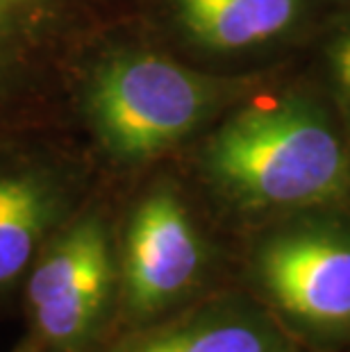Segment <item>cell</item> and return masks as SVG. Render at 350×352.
I'll return each mask as SVG.
<instances>
[{"instance_id": "6da1fadb", "label": "cell", "mask_w": 350, "mask_h": 352, "mask_svg": "<svg viewBox=\"0 0 350 352\" xmlns=\"http://www.w3.org/2000/svg\"><path fill=\"white\" fill-rule=\"evenodd\" d=\"M205 173L219 202L262 226L350 202V157L327 121L300 102L237 114L212 139Z\"/></svg>"}, {"instance_id": "7a4b0ae2", "label": "cell", "mask_w": 350, "mask_h": 352, "mask_svg": "<svg viewBox=\"0 0 350 352\" xmlns=\"http://www.w3.org/2000/svg\"><path fill=\"white\" fill-rule=\"evenodd\" d=\"M241 289L296 346L350 352V219L314 209L257 226Z\"/></svg>"}, {"instance_id": "3957f363", "label": "cell", "mask_w": 350, "mask_h": 352, "mask_svg": "<svg viewBox=\"0 0 350 352\" xmlns=\"http://www.w3.org/2000/svg\"><path fill=\"white\" fill-rule=\"evenodd\" d=\"M118 294L116 223L87 200L30 266L23 336L41 352H102L116 334Z\"/></svg>"}, {"instance_id": "277c9868", "label": "cell", "mask_w": 350, "mask_h": 352, "mask_svg": "<svg viewBox=\"0 0 350 352\" xmlns=\"http://www.w3.org/2000/svg\"><path fill=\"white\" fill-rule=\"evenodd\" d=\"M214 254L212 239L180 186L157 182L146 189L116 223V334L226 289L214 284Z\"/></svg>"}, {"instance_id": "5b68a950", "label": "cell", "mask_w": 350, "mask_h": 352, "mask_svg": "<svg viewBox=\"0 0 350 352\" xmlns=\"http://www.w3.org/2000/svg\"><path fill=\"white\" fill-rule=\"evenodd\" d=\"M219 85L148 52H123L94 71L85 107L109 157L148 162L187 137L210 114Z\"/></svg>"}, {"instance_id": "8992f818", "label": "cell", "mask_w": 350, "mask_h": 352, "mask_svg": "<svg viewBox=\"0 0 350 352\" xmlns=\"http://www.w3.org/2000/svg\"><path fill=\"white\" fill-rule=\"evenodd\" d=\"M94 25L96 0H0V144L55 114Z\"/></svg>"}, {"instance_id": "52a82bcc", "label": "cell", "mask_w": 350, "mask_h": 352, "mask_svg": "<svg viewBox=\"0 0 350 352\" xmlns=\"http://www.w3.org/2000/svg\"><path fill=\"white\" fill-rule=\"evenodd\" d=\"M300 348L241 287H226L155 323L116 334L102 352H289Z\"/></svg>"}, {"instance_id": "ba28073f", "label": "cell", "mask_w": 350, "mask_h": 352, "mask_svg": "<svg viewBox=\"0 0 350 352\" xmlns=\"http://www.w3.org/2000/svg\"><path fill=\"white\" fill-rule=\"evenodd\" d=\"M85 202L82 179L71 170L0 164V305L21 291L36 254Z\"/></svg>"}, {"instance_id": "9c48e42d", "label": "cell", "mask_w": 350, "mask_h": 352, "mask_svg": "<svg viewBox=\"0 0 350 352\" xmlns=\"http://www.w3.org/2000/svg\"><path fill=\"white\" fill-rule=\"evenodd\" d=\"M187 32L207 48L239 50L280 34L298 0H173Z\"/></svg>"}, {"instance_id": "30bf717a", "label": "cell", "mask_w": 350, "mask_h": 352, "mask_svg": "<svg viewBox=\"0 0 350 352\" xmlns=\"http://www.w3.org/2000/svg\"><path fill=\"white\" fill-rule=\"evenodd\" d=\"M337 71L344 87L350 91V39H346L337 50Z\"/></svg>"}, {"instance_id": "8fae6325", "label": "cell", "mask_w": 350, "mask_h": 352, "mask_svg": "<svg viewBox=\"0 0 350 352\" xmlns=\"http://www.w3.org/2000/svg\"><path fill=\"white\" fill-rule=\"evenodd\" d=\"M7 352H41V350L36 348L32 341L25 339V336H23V339H21L19 343H14V346H12L10 350H7Z\"/></svg>"}, {"instance_id": "7c38bea8", "label": "cell", "mask_w": 350, "mask_h": 352, "mask_svg": "<svg viewBox=\"0 0 350 352\" xmlns=\"http://www.w3.org/2000/svg\"><path fill=\"white\" fill-rule=\"evenodd\" d=\"M289 352H316V350H307V348H294V350H289Z\"/></svg>"}]
</instances>
